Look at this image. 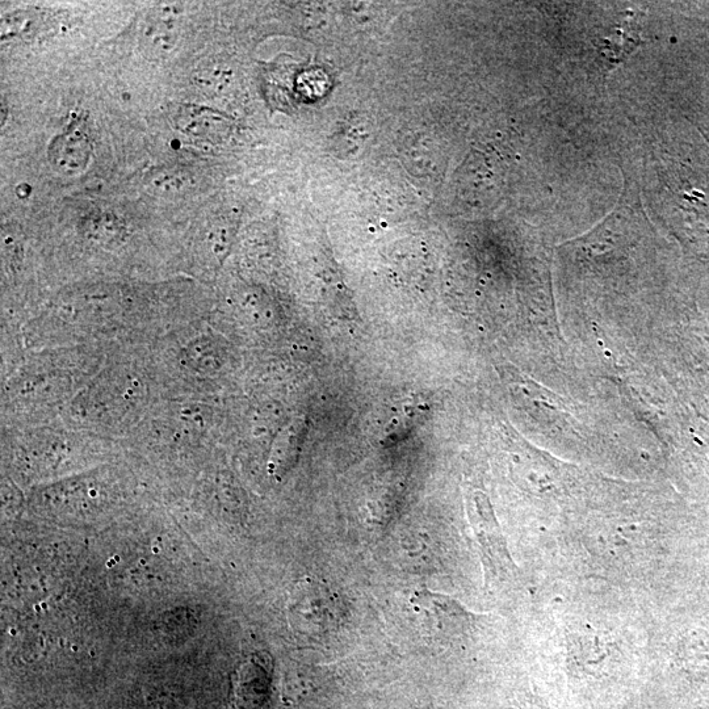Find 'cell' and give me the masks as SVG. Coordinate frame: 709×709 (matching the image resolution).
<instances>
[{
  "label": "cell",
  "mask_w": 709,
  "mask_h": 709,
  "mask_svg": "<svg viewBox=\"0 0 709 709\" xmlns=\"http://www.w3.org/2000/svg\"><path fill=\"white\" fill-rule=\"evenodd\" d=\"M183 8L179 4H161L153 8L142 23L140 41L149 56L166 57L178 44Z\"/></svg>",
  "instance_id": "cell-1"
},
{
  "label": "cell",
  "mask_w": 709,
  "mask_h": 709,
  "mask_svg": "<svg viewBox=\"0 0 709 709\" xmlns=\"http://www.w3.org/2000/svg\"><path fill=\"white\" fill-rule=\"evenodd\" d=\"M172 124L180 133L197 141L218 142L228 137L230 121L213 109L180 104L172 111Z\"/></svg>",
  "instance_id": "cell-2"
},
{
  "label": "cell",
  "mask_w": 709,
  "mask_h": 709,
  "mask_svg": "<svg viewBox=\"0 0 709 709\" xmlns=\"http://www.w3.org/2000/svg\"><path fill=\"white\" fill-rule=\"evenodd\" d=\"M92 142L82 130H69L49 145L48 158L54 171L64 176H78L91 161Z\"/></svg>",
  "instance_id": "cell-3"
},
{
  "label": "cell",
  "mask_w": 709,
  "mask_h": 709,
  "mask_svg": "<svg viewBox=\"0 0 709 709\" xmlns=\"http://www.w3.org/2000/svg\"><path fill=\"white\" fill-rule=\"evenodd\" d=\"M85 229L91 238L99 242H112L124 236L125 221L115 212L98 211L88 215Z\"/></svg>",
  "instance_id": "cell-4"
},
{
  "label": "cell",
  "mask_w": 709,
  "mask_h": 709,
  "mask_svg": "<svg viewBox=\"0 0 709 709\" xmlns=\"http://www.w3.org/2000/svg\"><path fill=\"white\" fill-rule=\"evenodd\" d=\"M191 81L205 95H220L232 83V73L220 64H204L192 73Z\"/></svg>",
  "instance_id": "cell-5"
},
{
  "label": "cell",
  "mask_w": 709,
  "mask_h": 709,
  "mask_svg": "<svg viewBox=\"0 0 709 709\" xmlns=\"http://www.w3.org/2000/svg\"><path fill=\"white\" fill-rule=\"evenodd\" d=\"M151 188L159 194H176L190 184V179L183 171H165L151 180Z\"/></svg>",
  "instance_id": "cell-6"
},
{
  "label": "cell",
  "mask_w": 709,
  "mask_h": 709,
  "mask_svg": "<svg viewBox=\"0 0 709 709\" xmlns=\"http://www.w3.org/2000/svg\"><path fill=\"white\" fill-rule=\"evenodd\" d=\"M32 15L28 12H15V14L4 16L2 20V36L12 37L25 33L31 28Z\"/></svg>",
  "instance_id": "cell-7"
}]
</instances>
